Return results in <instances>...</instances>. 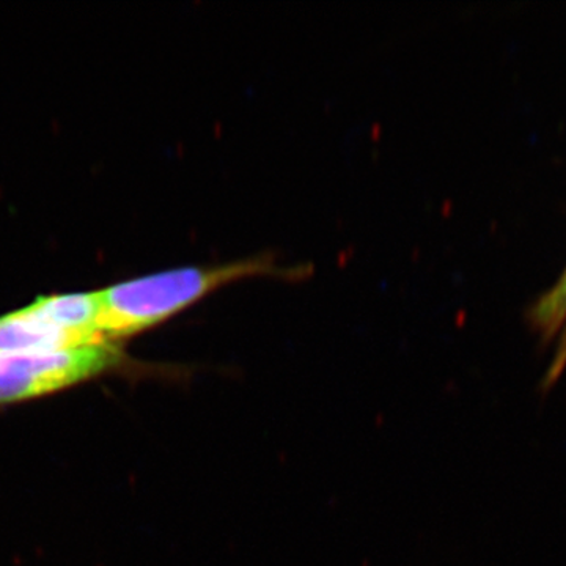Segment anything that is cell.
Wrapping results in <instances>:
<instances>
[{"mask_svg":"<svg viewBox=\"0 0 566 566\" xmlns=\"http://www.w3.org/2000/svg\"><path fill=\"white\" fill-rule=\"evenodd\" d=\"M301 277L275 262L270 253L208 266H182L117 283L98 292L99 333L107 344L158 326L208 294L244 279L263 275Z\"/></svg>","mask_w":566,"mask_h":566,"instance_id":"6da1fadb","label":"cell"},{"mask_svg":"<svg viewBox=\"0 0 566 566\" xmlns=\"http://www.w3.org/2000/svg\"><path fill=\"white\" fill-rule=\"evenodd\" d=\"M122 360L114 344L0 354V405L20 403L81 385Z\"/></svg>","mask_w":566,"mask_h":566,"instance_id":"7a4b0ae2","label":"cell"},{"mask_svg":"<svg viewBox=\"0 0 566 566\" xmlns=\"http://www.w3.org/2000/svg\"><path fill=\"white\" fill-rule=\"evenodd\" d=\"M81 346L85 345L52 322L35 303L0 318V354L55 352Z\"/></svg>","mask_w":566,"mask_h":566,"instance_id":"3957f363","label":"cell"}]
</instances>
